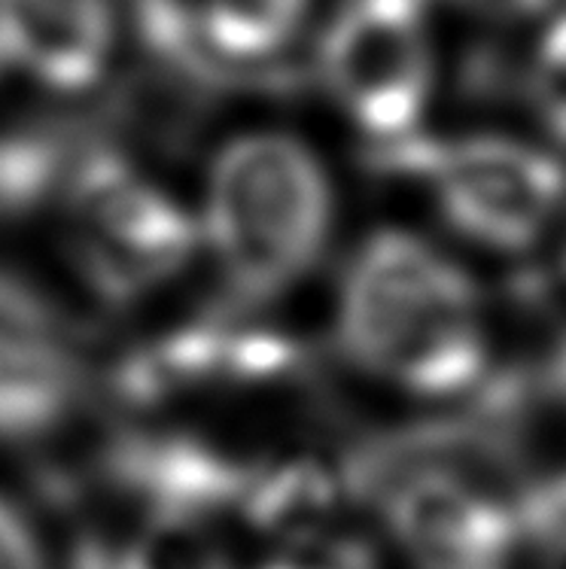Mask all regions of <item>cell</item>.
<instances>
[{"mask_svg":"<svg viewBox=\"0 0 566 569\" xmlns=\"http://www.w3.org/2000/svg\"><path fill=\"white\" fill-rule=\"evenodd\" d=\"M439 217L494 253H527L555 226L566 171L552 152L506 134H469L417 152Z\"/></svg>","mask_w":566,"mask_h":569,"instance_id":"cell-4","label":"cell"},{"mask_svg":"<svg viewBox=\"0 0 566 569\" xmlns=\"http://www.w3.org/2000/svg\"><path fill=\"white\" fill-rule=\"evenodd\" d=\"M259 569H384V563L363 536L332 527L284 542Z\"/></svg>","mask_w":566,"mask_h":569,"instance_id":"cell-11","label":"cell"},{"mask_svg":"<svg viewBox=\"0 0 566 569\" xmlns=\"http://www.w3.org/2000/svg\"><path fill=\"white\" fill-rule=\"evenodd\" d=\"M0 569H47L34 527L12 502L0 497Z\"/></svg>","mask_w":566,"mask_h":569,"instance_id":"cell-13","label":"cell"},{"mask_svg":"<svg viewBox=\"0 0 566 569\" xmlns=\"http://www.w3.org/2000/svg\"><path fill=\"white\" fill-rule=\"evenodd\" d=\"M113 49L107 0H0V59L49 89L92 86Z\"/></svg>","mask_w":566,"mask_h":569,"instance_id":"cell-8","label":"cell"},{"mask_svg":"<svg viewBox=\"0 0 566 569\" xmlns=\"http://www.w3.org/2000/svg\"><path fill=\"white\" fill-rule=\"evenodd\" d=\"M113 569H238L208 518L180 511H152L126 548L113 555Z\"/></svg>","mask_w":566,"mask_h":569,"instance_id":"cell-9","label":"cell"},{"mask_svg":"<svg viewBox=\"0 0 566 569\" xmlns=\"http://www.w3.org/2000/svg\"><path fill=\"white\" fill-rule=\"evenodd\" d=\"M338 353L371 381L417 399L473 393L490 372V329L475 278L424 234H366L338 280Z\"/></svg>","mask_w":566,"mask_h":569,"instance_id":"cell-1","label":"cell"},{"mask_svg":"<svg viewBox=\"0 0 566 569\" xmlns=\"http://www.w3.org/2000/svg\"><path fill=\"white\" fill-rule=\"evenodd\" d=\"M308 0H205V37L222 56L266 59L296 34Z\"/></svg>","mask_w":566,"mask_h":569,"instance_id":"cell-10","label":"cell"},{"mask_svg":"<svg viewBox=\"0 0 566 569\" xmlns=\"http://www.w3.org/2000/svg\"><path fill=\"white\" fill-rule=\"evenodd\" d=\"M411 569H512L524 521L497 485L460 469H415L371 493Z\"/></svg>","mask_w":566,"mask_h":569,"instance_id":"cell-6","label":"cell"},{"mask_svg":"<svg viewBox=\"0 0 566 569\" xmlns=\"http://www.w3.org/2000/svg\"><path fill=\"white\" fill-rule=\"evenodd\" d=\"M533 387L539 390V396L548 406L557 408V411H566V332L552 345Z\"/></svg>","mask_w":566,"mask_h":569,"instance_id":"cell-14","label":"cell"},{"mask_svg":"<svg viewBox=\"0 0 566 569\" xmlns=\"http://www.w3.org/2000/svg\"><path fill=\"white\" fill-rule=\"evenodd\" d=\"M324 80L375 140H408L433 94V43L420 0H350L324 40Z\"/></svg>","mask_w":566,"mask_h":569,"instance_id":"cell-5","label":"cell"},{"mask_svg":"<svg viewBox=\"0 0 566 569\" xmlns=\"http://www.w3.org/2000/svg\"><path fill=\"white\" fill-rule=\"evenodd\" d=\"M530 104L543 126L566 143V12L552 22L533 56Z\"/></svg>","mask_w":566,"mask_h":569,"instance_id":"cell-12","label":"cell"},{"mask_svg":"<svg viewBox=\"0 0 566 569\" xmlns=\"http://www.w3.org/2000/svg\"><path fill=\"white\" fill-rule=\"evenodd\" d=\"M463 3L487 16H499V19H524L533 12H543L552 0H463Z\"/></svg>","mask_w":566,"mask_h":569,"instance_id":"cell-15","label":"cell"},{"mask_svg":"<svg viewBox=\"0 0 566 569\" xmlns=\"http://www.w3.org/2000/svg\"><path fill=\"white\" fill-rule=\"evenodd\" d=\"M536 539L543 546V558H539L543 567L539 569H566V521L555 523L552 530H545Z\"/></svg>","mask_w":566,"mask_h":569,"instance_id":"cell-16","label":"cell"},{"mask_svg":"<svg viewBox=\"0 0 566 569\" xmlns=\"http://www.w3.org/2000/svg\"><path fill=\"white\" fill-rule=\"evenodd\" d=\"M564 266H566V250H564Z\"/></svg>","mask_w":566,"mask_h":569,"instance_id":"cell-17","label":"cell"},{"mask_svg":"<svg viewBox=\"0 0 566 569\" xmlns=\"http://www.w3.org/2000/svg\"><path fill=\"white\" fill-rule=\"evenodd\" d=\"M68 256L107 305H135L180 278L201 247L189 210L113 152H89L64 183Z\"/></svg>","mask_w":566,"mask_h":569,"instance_id":"cell-3","label":"cell"},{"mask_svg":"<svg viewBox=\"0 0 566 569\" xmlns=\"http://www.w3.org/2000/svg\"><path fill=\"white\" fill-rule=\"evenodd\" d=\"M86 393V362L68 320L34 283L0 268V442H40Z\"/></svg>","mask_w":566,"mask_h":569,"instance_id":"cell-7","label":"cell"},{"mask_svg":"<svg viewBox=\"0 0 566 569\" xmlns=\"http://www.w3.org/2000/svg\"><path fill=\"white\" fill-rule=\"evenodd\" d=\"M0 68H3V59H0Z\"/></svg>","mask_w":566,"mask_h":569,"instance_id":"cell-18","label":"cell"},{"mask_svg":"<svg viewBox=\"0 0 566 569\" xmlns=\"http://www.w3.org/2000/svg\"><path fill=\"white\" fill-rule=\"evenodd\" d=\"M198 226L235 302H278L311 278L329 250L332 180L296 134H238L210 162Z\"/></svg>","mask_w":566,"mask_h":569,"instance_id":"cell-2","label":"cell"}]
</instances>
